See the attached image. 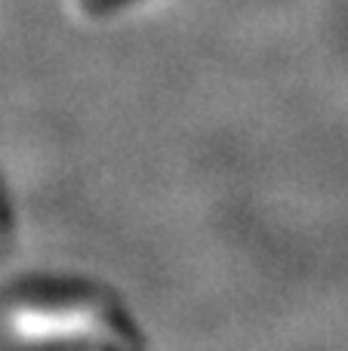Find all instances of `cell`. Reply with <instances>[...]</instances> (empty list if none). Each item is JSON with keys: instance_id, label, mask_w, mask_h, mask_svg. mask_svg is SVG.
I'll return each mask as SVG.
<instances>
[{"instance_id": "3", "label": "cell", "mask_w": 348, "mask_h": 351, "mask_svg": "<svg viewBox=\"0 0 348 351\" xmlns=\"http://www.w3.org/2000/svg\"><path fill=\"white\" fill-rule=\"evenodd\" d=\"M6 228H10V216H6L3 204H0V237H3V234H6Z\"/></svg>"}, {"instance_id": "2", "label": "cell", "mask_w": 348, "mask_h": 351, "mask_svg": "<svg viewBox=\"0 0 348 351\" xmlns=\"http://www.w3.org/2000/svg\"><path fill=\"white\" fill-rule=\"evenodd\" d=\"M129 3H136V0H80V10L92 19H105V16H114V12L127 10Z\"/></svg>"}, {"instance_id": "1", "label": "cell", "mask_w": 348, "mask_h": 351, "mask_svg": "<svg viewBox=\"0 0 348 351\" xmlns=\"http://www.w3.org/2000/svg\"><path fill=\"white\" fill-rule=\"evenodd\" d=\"M6 330L22 342H92L139 346L133 324L99 290L84 284H37L6 305Z\"/></svg>"}]
</instances>
